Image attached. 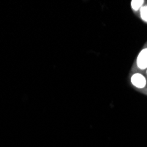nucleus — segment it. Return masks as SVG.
Here are the masks:
<instances>
[{"instance_id":"f257e3e1","label":"nucleus","mask_w":147,"mask_h":147,"mask_svg":"<svg viewBox=\"0 0 147 147\" xmlns=\"http://www.w3.org/2000/svg\"><path fill=\"white\" fill-rule=\"evenodd\" d=\"M137 65L140 70L147 69V49H144L138 54Z\"/></svg>"},{"instance_id":"f03ea898","label":"nucleus","mask_w":147,"mask_h":147,"mask_svg":"<svg viewBox=\"0 0 147 147\" xmlns=\"http://www.w3.org/2000/svg\"><path fill=\"white\" fill-rule=\"evenodd\" d=\"M131 83L138 88H144L146 85V79L142 74L136 73L131 77Z\"/></svg>"},{"instance_id":"7ed1b4c3","label":"nucleus","mask_w":147,"mask_h":147,"mask_svg":"<svg viewBox=\"0 0 147 147\" xmlns=\"http://www.w3.org/2000/svg\"><path fill=\"white\" fill-rule=\"evenodd\" d=\"M143 4H144L143 0H134V1H131V7L133 10L138 11L139 9L142 8Z\"/></svg>"},{"instance_id":"20e7f679","label":"nucleus","mask_w":147,"mask_h":147,"mask_svg":"<svg viewBox=\"0 0 147 147\" xmlns=\"http://www.w3.org/2000/svg\"><path fill=\"white\" fill-rule=\"evenodd\" d=\"M140 17L144 21L147 22V5L142 6L140 9Z\"/></svg>"}]
</instances>
